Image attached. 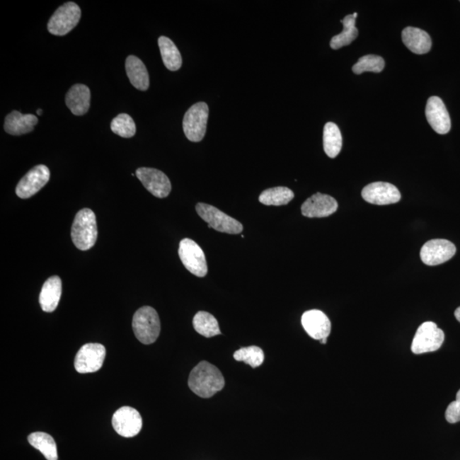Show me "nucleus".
<instances>
[{
	"instance_id": "nucleus-1",
	"label": "nucleus",
	"mask_w": 460,
	"mask_h": 460,
	"mask_svg": "<svg viewBox=\"0 0 460 460\" xmlns=\"http://www.w3.org/2000/svg\"><path fill=\"white\" fill-rule=\"evenodd\" d=\"M225 381L219 368L206 361L200 362L191 371L189 378L190 390L202 398H210L223 390Z\"/></svg>"
},
{
	"instance_id": "nucleus-2",
	"label": "nucleus",
	"mask_w": 460,
	"mask_h": 460,
	"mask_svg": "<svg viewBox=\"0 0 460 460\" xmlns=\"http://www.w3.org/2000/svg\"><path fill=\"white\" fill-rule=\"evenodd\" d=\"M97 219L93 211L84 208L74 220L71 237L79 250L87 251L93 248L98 239Z\"/></svg>"
},
{
	"instance_id": "nucleus-3",
	"label": "nucleus",
	"mask_w": 460,
	"mask_h": 460,
	"mask_svg": "<svg viewBox=\"0 0 460 460\" xmlns=\"http://www.w3.org/2000/svg\"><path fill=\"white\" fill-rule=\"evenodd\" d=\"M133 332L142 344L151 345L157 340L161 333V321L152 307H142L135 313L132 320Z\"/></svg>"
},
{
	"instance_id": "nucleus-4",
	"label": "nucleus",
	"mask_w": 460,
	"mask_h": 460,
	"mask_svg": "<svg viewBox=\"0 0 460 460\" xmlns=\"http://www.w3.org/2000/svg\"><path fill=\"white\" fill-rule=\"evenodd\" d=\"M196 212L204 221L208 224L209 228H212L222 233L237 235L243 230V225L239 221L225 214L215 207L205 203L196 205Z\"/></svg>"
},
{
	"instance_id": "nucleus-5",
	"label": "nucleus",
	"mask_w": 460,
	"mask_h": 460,
	"mask_svg": "<svg viewBox=\"0 0 460 460\" xmlns=\"http://www.w3.org/2000/svg\"><path fill=\"white\" fill-rule=\"evenodd\" d=\"M444 338V333L436 323L426 321L417 330L412 343V352L416 355L434 352L441 348Z\"/></svg>"
},
{
	"instance_id": "nucleus-6",
	"label": "nucleus",
	"mask_w": 460,
	"mask_h": 460,
	"mask_svg": "<svg viewBox=\"0 0 460 460\" xmlns=\"http://www.w3.org/2000/svg\"><path fill=\"white\" fill-rule=\"evenodd\" d=\"M209 108L206 103L194 104L184 115L183 128L186 137L191 142L198 143L207 132Z\"/></svg>"
},
{
	"instance_id": "nucleus-7",
	"label": "nucleus",
	"mask_w": 460,
	"mask_h": 460,
	"mask_svg": "<svg viewBox=\"0 0 460 460\" xmlns=\"http://www.w3.org/2000/svg\"><path fill=\"white\" fill-rule=\"evenodd\" d=\"M81 11L77 4L68 2L58 8L50 19L48 31L53 35L64 36L77 26Z\"/></svg>"
},
{
	"instance_id": "nucleus-8",
	"label": "nucleus",
	"mask_w": 460,
	"mask_h": 460,
	"mask_svg": "<svg viewBox=\"0 0 460 460\" xmlns=\"http://www.w3.org/2000/svg\"><path fill=\"white\" fill-rule=\"evenodd\" d=\"M179 258L181 259L184 267L190 273L204 277L207 274V263L203 250L190 239H183L180 242L178 250Z\"/></svg>"
},
{
	"instance_id": "nucleus-9",
	"label": "nucleus",
	"mask_w": 460,
	"mask_h": 460,
	"mask_svg": "<svg viewBox=\"0 0 460 460\" xmlns=\"http://www.w3.org/2000/svg\"><path fill=\"white\" fill-rule=\"evenodd\" d=\"M106 357V349L101 344L83 345L74 359L75 369L79 374L95 373L101 369Z\"/></svg>"
},
{
	"instance_id": "nucleus-10",
	"label": "nucleus",
	"mask_w": 460,
	"mask_h": 460,
	"mask_svg": "<svg viewBox=\"0 0 460 460\" xmlns=\"http://www.w3.org/2000/svg\"><path fill=\"white\" fill-rule=\"evenodd\" d=\"M113 427L123 437H136L141 432L143 420L139 412L131 407H122L113 415Z\"/></svg>"
},
{
	"instance_id": "nucleus-11",
	"label": "nucleus",
	"mask_w": 460,
	"mask_h": 460,
	"mask_svg": "<svg viewBox=\"0 0 460 460\" xmlns=\"http://www.w3.org/2000/svg\"><path fill=\"white\" fill-rule=\"evenodd\" d=\"M51 173L47 166L39 165L33 167L20 180L16 193L21 199H28L39 192L49 182Z\"/></svg>"
},
{
	"instance_id": "nucleus-12",
	"label": "nucleus",
	"mask_w": 460,
	"mask_h": 460,
	"mask_svg": "<svg viewBox=\"0 0 460 460\" xmlns=\"http://www.w3.org/2000/svg\"><path fill=\"white\" fill-rule=\"evenodd\" d=\"M456 253V246L451 241L436 239L426 242L420 251L421 260L425 265L436 266L450 260Z\"/></svg>"
},
{
	"instance_id": "nucleus-13",
	"label": "nucleus",
	"mask_w": 460,
	"mask_h": 460,
	"mask_svg": "<svg viewBox=\"0 0 460 460\" xmlns=\"http://www.w3.org/2000/svg\"><path fill=\"white\" fill-rule=\"evenodd\" d=\"M136 175L145 189L157 198H166L171 190V184L167 176L161 171L141 167L136 171Z\"/></svg>"
},
{
	"instance_id": "nucleus-14",
	"label": "nucleus",
	"mask_w": 460,
	"mask_h": 460,
	"mask_svg": "<svg viewBox=\"0 0 460 460\" xmlns=\"http://www.w3.org/2000/svg\"><path fill=\"white\" fill-rule=\"evenodd\" d=\"M367 202L378 206L395 204L401 198L400 191L391 183L377 182L368 184L362 192Z\"/></svg>"
},
{
	"instance_id": "nucleus-15",
	"label": "nucleus",
	"mask_w": 460,
	"mask_h": 460,
	"mask_svg": "<svg viewBox=\"0 0 460 460\" xmlns=\"http://www.w3.org/2000/svg\"><path fill=\"white\" fill-rule=\"evenodd\" d=\"M425 115L428 123L435 132L441 135L449 133L451 130V120L449 112L442 100L432 97L426 104Z\"/></svg>"
},
{
	"instance_id": "nucleus-16",
	"label": "nucleus",
	"mask_w": 460,
	"mask_h": 460,
	"mask_svg": "<svg viewBox=\"0 0 460 460\" xmlns=\"http://www.w3.org/2000/svg\"><path fill=\"white\" fill-rule=\"evenodd\" d=\"M337 200L328 195L316 193L309 197L302 205L301 212L304 217H327L338 210Z\"/></svg>"
},
{
	"instance_id": "nucleus-17",
	"label": "nucleus",
	"mask_w": 460,
	"mask_h": 460,
	"mask_svg": "<svg viewBox=\"0 0 460 460\" xmlns=\"http://www.w3.org/2000/svg\"><path fill=\"white\" fill-rule=\"evenodd\" d=\"M301 321L305 331L314 340L321 341L323 338H328L331 333V321L323 312L318 309L304 313Z\"/></svg>"
},
{
	"instance_id": "nucleus-18",
	"label": "nucleus",
	"mask_w": 460,
	"mask_h": 460,
	"mask_svg": "<svg viewBox=\"0 0 460 460\" xmlns=\"http://www.w3.org/2000/svg\"><path fill=\"white\" fill-rule=\"evenodd\" d=\"M67 107L74 115H86L91 105V91L89 87L76 84L70 88L65 98Z\"/></svg>"
},
{
	"instance_id": "nucleus-19",
	"label": "nucleus",
	"mask_w": 460,
	"mask_h": 460,
	"mask_svg": "<svg viewBox=\"0 0 460 460\" xmlns=\"http://www.w3.org/2000/svg\"><path fill=\"white\" fill-rule=\"evenodd\" d=\"M39 120L35 115L12 111L6 116L4 128L10 135L21 136L33 132Z\"/></svg>"
},
{
	"instance_id": "nucleus-20",
	"label": "nucleus",
	"mask_w": 460,
	"mask_h": 460,
	"mask_svg": "<svg viewBox=\"0 0 460 460\" xmlns=\"http://www.w3.org/2000/svg\"><path fill=\"white\" fill-rule=\"evenodd\" d=\"M403 43L413 53L418 55L428 53L432 49V42L427 33L420 28L408 27L403 29Z\"/></svg>"
},
{
	"instance_id": "nucleus-21",
	"label": "nucleus",
	"mask_w": 460,
	"mask_h": 460,
	"mask_svg": "<svg viewBox=\"0 0 460 460\" xmlns=\"http://www.w3.org/2000/svg\"><path fill=\"white\" fill-rule=\"evenodd\" d=\"M62 295V281L58 276H52L44 283L40 295L41 309L45 312L55 311L60 302Z\"/></svg>"
},
{
	"instance_id": "nucleus-22",
	"label": "nucleus",
	"mask_w": 460,
	"mask_h": 460,
	"mask_svg": "<svg viewBox=\"0 0 460 460\" xmlns=\"http://www.w3.org/2000/svg\"><path fill=\"white\" fill-rule=\"evenodd\" d=\"M125 70L132 85L137 90L145 91L149 87V76L143 62L135 56H129L125 61Z\"/></svg>"
},
{
	"instance_id": "nucleus-23",
	"label": "nucleus",
	"mask_w": 460,
	"mask_h": 460,
	"mask_svg": "<svg viewBox=\"0 0 460 460\" xmlns=\"http://www.w3.org/2000/svg\"><path fill=\"white\" fill-rule=\"evenodd\" d=\"M158 44L166 68L170 71H177L181 68L182 56L173 40L169 38L161 36L159 38Z\"/></svg>"
},
{
	"instance_id": "nucleus-24",
	"label": "nucleus",
	"mask_w": 460,
	"mask_h": 460,
	"mask_svg": "<svg viewBox=\"0 0 460 460\" xmlns=\"http://www.w3.org/2000/svg\"><path fill=\"white\" fill-rule=\"evenodd\" d=\"M358 16L357 12H355L352 15L346 16L345 18L341 20V23L344 25L343 32L336 36H333L330 46L333 50L340 49L352 43L358 36V29L355 27V19Z\"/></svg>"
},
{
	"instance_id": "nucleus-25",
	"label": "nucleus",
	"mask_w": 460,
	"mask_h": 460,
	"mask_svg": "<svg viewBox=\"0 0 460 460\" xmlns=\"http://www.w3.org/2000/svg\"><path fill=\"white\" fill-rule=\"evenodd\" d=\"M28 442L35 449L39 450L47 460H57V447L55 440L49 434L35 432L29 435Z\"/></svg>"
},
{
	"instance_id": "nucleus-26",
	"label": "nucleus",
	"mask_w": 460,
	"mask_h": 460,
	"mask_svg": "<svg viewBox=\"0 0 460 460\" xmlns=\"http://www.w3.org/2000/svg\"><path fill=\"white\" fill-rule=\"evenodd\" d=\"M342 135L340 128L333 122L325 125L323 132L324 151L330 158H336L342 149Z\"/></svg>"
},
{
	"instance_id": "nucleus-27",
	"label": "nucleus",
	"mask_w": 460,
	"mask_h": 460,
	"mask_svg": "<svg viewBox=\"0 0 460 460\" xmlns=\"http://www.w3.org/2000/svg\"><path fill=\"white\" fill-rule=\"evenodd\" d=\"M193 326L196 332L206 338H212L221 334L219 322L212 314L200 311L194 317Z\"/></svg>"
},
{
	"instance_id": "nucleus-28",
	"label": "nucleus",
	"mask_w": 460,
	"mask_h": 460,
	"mask_svg": "<svg viewBox=\"0 0 460 460\" xmlns=\"http://www.w3.org/2000/svg\"><path fill=\"white\" fill-rule=\"evenodd\" d=\"M294 198V192L287 187L271 188L259 195V202L266 206H284Z\"/></svg>"
},
{
	"instance_id": "nucleus-29",
	"label": "nucleus",
	"mask_w": 460,
	"mask_h": 460,
	"mask_svg": "<svg viewBox=\"0 0 460 460\" xmlns=\"http://www.w3.org/2000/svg\"><path fill=\"white\" fill-rule=\"evenodd\" d=\"M234 358L237 362H243L253 368H256L261 366L265 361V353L258 346H249L236 350Z\"/></svg>"
},
{
	"instance_id": "nucleus-30",
	"label": "nucleus",
	"mask_w": 460,
	"mask_h": 460,
	"mask_svg": "<svg viewBox=\"0 0 460 460\" xmlns=\"http://www.w3.org/2000/svg\"><path fill=\"white\" fill-rule=\"evenodd\" d=\"M386 62L381 57L376 55L364 56L353 66L352 70L355 74L365 72L380 73L384 69Z\"/></svg>"
},
{
	"instance_id": "nucleus-31",
	"label": "nucleus",
	"mask_w": 460,
	"mask_h": 460,
	"mask_svg": "<svg viewBox=\"0 0 460 460\" xmlns=\"http://www.w3.org/2000/svg\"><path fill=\"white\" fill-rule=\"evenodd\" d=\"M112 132L121 137L131 138L135 136L136 125L131 116L120 114L111 122Z\"/></svg>"
},
{
	"instance_id": "nucleus-32",
	"label": "nucleus",
	"mask_w": 460,
	"mask_h": 460,
	"mask_svg": "<svg viewBox=\"0 0 460 460\" xmlns=\"http://www.w3.org/2000/svg\"><path fill=\"white\" fill-rule=\"evenodd\" d=\"M445 417L450 424L458 423L460 421V390L456 395V400L447 407Z\"/></svg>"
},
{
	"instance_id": "nucleus-33",
	"label": "nucleus",
	"mask_w": 460,
	"mask_h": 460,
	"mask_svg": "<svg viewBox=\"0 0 460 460\" xmlns=\"http://www.w3.org/2000/svg\"><path fill=\"white\" fill-rule=\"evenodd\" d=\"M454 316L456 317V319H457L460 322V307L456 309L454 312Z\"/></svg>"
},
{
	"instance_id": "nucleus-34",
	"label": "nucleus",
	"mask_w": 460,
	"mask_h": 460,
	"mask_svg": "<svg viewBox=\"0 0 460 460\" xmlns=\"http://www.w3.org/2000/svg\"><path fill=\"white\" fill-rule=\"evenodd\" d=\"M320 342L323 345L327 344L328 338H323V340H321Z\"/></svg>"
},
{
	"instance_id": "nucleus-35",
	"label": "nucleus",
	"mask_w": 460,
	"mask_h": 460,
	"mask_svg": "<svg viewBox=\"0 0 460 460\" xmlns=\"http://www.w3.org/2000/svg\"><path fill=\"white\" fill-rule=\"evenodd\" d=\"M42 113H43V110H37L38 115H42Z\"/></svg>"
}]
</instances>
